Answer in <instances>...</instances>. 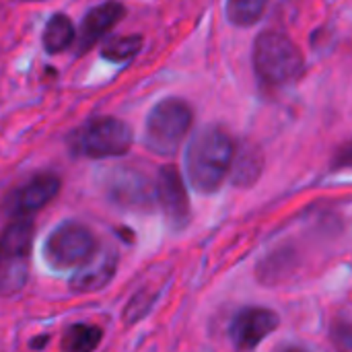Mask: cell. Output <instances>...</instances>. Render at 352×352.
I'll return each mask as SVG.
<instances>
[{
	"instance_id": "1",
	"label": "cell",
	"mask_w": 352,
	"mask_h": 352,
	"mask_svg": "<svg viewBox=\"0 0 352 352\" xmlns=\"http://www.w3.org/2000/svg\"><path fill=\"white\" fill-rule=\"evenodd\" d=\"M235 155L231 134L221 126H206L194 134L186 151V175L200 194H214L227 179Z\"/></svg>"
},
{
	"instance_id": "2",
	"label": "cell",
	"mask_w": 352,
	"mask_h": 352,
	"mask_svg": "<svg viewBox=\"0 0 352 352\" xmlns=\"http://www.w3.org/2000/svg\"><path fill=\"white\" fill-rule=\"evenodd\" d=\"M254 70L266 85L283 87L295 82L305 68V60L297 43L280 31H262L254 41Z\"/></svg>"
},
{
	"instance_id": "3",
	"label": "cell",
	"mask_w": 352,
	"mask_h": 352,
	"mask_svg": "<svg viewBox=\"0 0 352 352\" xmlns=\"http://www.w3.org/2000/svg\"><path fill=\"white\" fill-rule=\"evenodd\" d=\"M35 225L31 217L14 219L0 235V295H19L29 278Z\"/></svg>"
},
{
	"instance_id": "4",
	"label": "cell",
	"mask_w": 352,
	"mask_h": 352,
	"mask_svg": "<svg viewBox=\"0 0 352 352\" xmlns=\"http://www.w3.org/2000/svg\"><path fill=\"white\" fill-rule=\"evenodd\" d=\"M194 122L192 107L177 97L159 101L144 124V144L151 153L171 157L184 144Z\"/></svg>"
},
{
	"instance_id": "5",
	"label": "cell",
	"mask_w": 352,
	"mask_h": 352,
	"mask_svg": "<svg viewBox=\"0 0 352 352\" xmlns=\"http://www.w3.org/2000/svg\"><path fill=\"white\" fill-rule=\"evenodd\" d=\"M134 142L132 128L111 116L93 118L72 134V151L89 159L122 157Z\"/></svg>"
},
{
	"instance_id": "6",
	"label": "cell",
	"mask_w": 352,
	"mask_h": 352,
	"mask_svg": "<svg viewBox=\"0 0 352 352\" xmlns=\"http://www.w3.org/2000/svg\"><path fill=\"white\" fill-rule=\"evenodd\" d=\"M97 250L99 245L91 229L74 221L58 225L43 243V256L56 270L80 268Z\"/></svg>"
},
{
	"instance_id": "7",
	"label": "cell",
	"mask_w": 352,
	"mask_h": 352,
	"mask_svg": "<svg viewBox=\"0 0 352 352\" xmlns=\"http://www.w3.org/2000/svg\"><path fill=\"white\" fill-rule=\"evenodd\" d=\"M153 194L159 202L171 231H184L190 225V200L186 184L175 165H163L157 173Z\"/></svg>"
},
{
	"instance_id": "8",
	"label": "cell",
	"mask_w": 352,
	"mask_h": 352,
	"mask_svg": "<svg viewBox=\"0 0 352 352\" xmlns=\"http://www.w3.org/2000/svg\"><path fill=\"white\" fill-rule=\"evenodd\" d=\"M278 314L268 307H243L231 320L229 336L237 351H254L278 328Z\"/></svg>"
},
{
	"instance_id": "9",
	"label": "cell",
	"mask_w": 352,
	"mask_h": 352,
	"mask_svg": "<svg viewBox=\"0 0 352 352\" xmlns=\"http://www.w3.org/2000/svg\"><path fill=\"white\" fill-rule=\"evenodd\" d=\"M120 256L111 248H99L76 272L72 274L68 287L74 295H87V293H97L105 289L111 278L116 276Z\"/></svg>"
},
{
	"instance_id": "10",
	"label": "cell",
	"mask_w": 352,
	"mask_h": 352,
	"mask_svg": "<svg viewBox=\"0 0 352 352\" xmlns=\"http://www.w3.org/2000/svg\"><path fill=\"white\" fill-rule=\"evenodd\" d=\"M60 192V177L56 173H39L27 184L19 186L8 196V210L16 217H31L33 212L47 206Z\"/></svg>"
},
{
	"instance_id": "11",
	"label": "cell",
	"mask_w": 352,
	"mask_h": 352,
	"mask_svg": "<svg viewBox=\"0 0 352 352\" xmlns=\"http://www.w3.org/2000/svg\"><path fill=\"white\" fill-rule=\"evenodd\" d=\"M126 16V6L120 2H103L87 10L78 33V54L91 50L107 31H111Z\"/></svg>"
},
{
	"instance_id": "12",
	"label": "cell",
	"mask_w": 352,
	"mask_h": 352,
	"mask_svg": "<svg viewBox=\"0 0 352 352\" xmlns=\"http://www.w3.org/2000/svg\"><path fill=\"white\" fill-rule=\"evenodd\" d=\"M109 196L122 206L140 208L151 204V188L146 186V179L134 171H120L109 184Z\"/></svg>"
},
{
	"instance_id": "13",
	"label": "cell",
	"mask_w": 352,
	"mask_h": 352,
	"mask_svg": "<svg viewBox=\"0 0 352 352\" xmlns=\"http://www.w3.org/2000/svg\"><path fill=\"white\" fill-rule=\"evenodd\" d=\"M233 184L239 188H250L254 186L264 169V159H262V151L254 144H241L239 148L235 146V155H233Z\"/></svg>"
},
{
	"instance_id": "14",
	"label": "cell",
	"mask_w": 352,
	"mask_h": 352,
	"mask_svg": "<svg viewBox=\"0 0 352 352\" xmlns=\"http://www.w3.org/2000/svg\"><path fill=\"white\" fill-rule=\"evenodd\" d=\"M74 41V27L72 21L64 12H56L43 27L41 45L47 54H62Z\"/></svg>"
},
{
	"instance_id": "15",
	"label": "cell",
	"mask_w": 352,
	"mask_h": 352,
	"mask_svg": "<svg viewBox=\"0 0 352 352\" xmlns=\"http://www.w3.org/2000/svg\"><path fill=\"white\" fill-rule=\"evenodd\" d=\"M103 340V330L93 324H72L64 330L60 349L62 352H95Z\"/></svg>"
},
{
	"instance_id": "16",
	"label": "cell",
	"mask_w": 352,
	"mask_h": 352,
	"mask_svg": "<svg viewBox=\"0 0 352 352\" xmlns=\"http://www.w3.org/2000/svg\"><path fill=\"white\" fill-rule=\"evenodd\" d=\"M295 266H297V260H295L293 252L291 250H280V252L268 256V260H264L260 264L258 276L266 285H276V283L285 280L293 272Z\"/></svg>"
},
{
	"instance_id": "17",
	"label": "cell",
	"mask_w": 352,
	"mask_h": 352,
	"mask_svg": "<svg viewBox=\"0 0 352 352\" xmlns=\"http://www.w3.org/2000/svg\"><path fill=\"white\" fill-rule=\"evenodd\" d=\"M266 10L264 0H229L225 4L227 19L237 27H252L262 19Z\"/></svg>"
},
{
	"instance_id": "18",
	"label": "cell",
	"mask_w": 352,
	"mask_h": 352,
	"mask_svg": "<svg viewBox=\"0 0 352 352\" xmlns=\"http://www.w3.org/2000/svg\"><path fill=\"white\" fill-rule=\"evenodd\" d=\"M142 47V35H120V37H111L105 41L101 56L109 62H128L132 60Z\"/></svg>"
},
{
	"instance_id": "19",
	"label": "cell",
	"mask_w": 352,
	"mask_h": 352,
	"mask_svg": "<svg viewBox=\"0 0 352 352\" xmlns=\"http://www.w3.org/2000/svg\"><path fill=\"white\" fill-rule=\"evenodd\" d=\"M155 301H157V295H155L153 291H146V289L138 291V293L126 303V307H124V311H122L124 324H126V326H134L136 322H140L142 318H146L148 311L153 309V303H155Z\"/></svg>"
},
{
	"instance_id": "20",
	"label": "cell",
	"mask_w": 352,
	"mask_h": 352,
	"mask_svg": "<svg viewBox=\"0 0 352 352\" xmlns=\"http://www.w3.org/2000/svg\"><path fill=\"white\" fill-rule=\"evenodd\" d=\"M332 336H334V340H336V346H340L344 352L351 349V328H349L346 322L336 320V322H334V332H332Z\"/></svg>"
},
{
	"instance_id": "21",
	"label": "cell",
	"mask_w": 352,
	"mask_h": 352,
	"mask_svg": "<svg viewBox=\"0 0 352 352\" xmlns=\"http://www.w3.org/2000/svg\"><path fill=\"white\" fill-rule=\"evenodd\" d=\"M274 352H309V351H305L303 346H297V344H280V346H278Z\"/></svg>"
},
{
	"instance_id": "22",
	"label": "cell",
	"mask_w": 352,
	"mask_h": 352,
	"mask_svg": "<svg viewBox=\"0 0 352 352\" xmlns=\"http://www.w3.org/2000/svg\"><path fill=\"white\" fill-rule=\"evenodd\" d=\"M50 340V336H41V338H33L31 340V349H43V344Z\"/></svg>"
}]
</instances>
